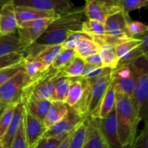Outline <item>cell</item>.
Instances as JSON below:
<instances>
[{
    "label": "cell",
    "mask_w": 148,
    "mask_h": 148,
    "mask_svg": "<svg viewBox=\"0 0 148 148\" xmlns=\"http://www.w3.org/2000/svg\"><path fill=\"white\" fill-rule=\"evenodd\" d=\"M84 21V7L73 9L59 15L48 25L36 43L25 51L24 58L33 57L39 50L46 46L62 45L74 33L82 31Z\"/></svg>",
    "instance_id": "obj_1"
},
{
    "label": "cell",
    "mask_w": 148,
    "mask_h": 148,
    "mask_svg": "<svg viewBox=\"0 0 148 148\" xmlns=\"http://www.w3.org/2000/svg\"><path fill=\"white\" fill-rule=\"evenodd\" d=\"M115 111L120 143L122 147L130 145L137 137L141 119L131 98L124 94L116 93Z\"/></svg>",
    "instance_id": "obj_2"
},
{
    "label": "cell",
    "mask_w": 148,
    "mask_h": 148,
    "mask_svg": "<svg viewBox=\"0 0 148 148\" xmlns=\"http://www.w3.org/2000/svg\"><path fill=\"white\" fill-rule=\"evenodd\" d=\"M83 92L80 101L72 107L83 118L98 117V111L111 82V74L98 79H82Z\"/></svg>",
    "instance_id": "obj_3"
},
{
    "label": "cell",
    "mask_w": 148,
    "mask_h": 148,
    "mask_svg": "<svg viewBox=\"0 0 148 148\" xmlns=\"http://www.w3.org/2000/svg\"><path fill=\"white\" fill-rule=\"evenodd\" d=\"M134 80V90L131 101L141 121L147 123L148 119V62L145 57L129 65Z\"/></svg>",
    "instance_id": "obj_4"
},
{
    "label": "cell",
    "mask_w": 148,
    "mask_h": 148,
    "mask_svg": "<svg viewBox=\"0 0 148 148\" xmlns=\"http://www.w3.org/2000/svg\"><path fill=\"white\" fill-rule=\"evenodd\" d=\"M31 82L24 67L0 86V108L4 109L22 101L26 87Z\"/></svg>",
    "instance_id": "obj_5"
},
{
    "label": "cell",
    "mask_w": 148,
    "mask_h": 148,
    "mask_svg": "<svg viewBox=\"0 0 148 148\" xmlns=\"http://www.w3.org/2000/svg\"><path fill=\"white\" fill-rule=\"evenodd\" d=\"M63 77L66 76L62 71L53 69L51 66L42 75L32 80L24 92L33 94L41 99L49 100L56 82Z\"/></svg>",
    "instance_id": "obj_6"
},
{
    "label": "cell",
    "mask_w": 148,
    "mask_h": 148,
    "mask_svg": "<svg viewBox=\"0 0 148 148\" xmlns=\"http://www.w3.org/2000/svg\"><path fill=\"white\" fill-rule=\"evenodd\" d=\"M128 23L130 21L126 18L121 11L107 17L104 23V44L116 45L120 42L132 38L127 30Z\"/></svg>",
    "instance_id": "obj_7"
},
{
    "label": "cell",
    "mask_w": 148,
    "mask_h": 148,
    "mask_svg": "<svg viewBox=\"0 0 148 148\" xmlns=\"http://www.w3.org/2000/svg\"><path fill=\"white\" fill-rule=\"evenodd\" d=\"M55 18L38 19L24 22L18 25L17 30L18 33L17 36L25 51L32 44L36 43V40L43 34L48 25Z\"/></svg>",
    "instance_id": "obj_8"
},
{
    "label": "cell",
    "mask_w": 148,
    "mask_h": 148,
    "mask_svg": "<svg viewBox=\"0 0 148 148\" xmlns=\"http://www.w3.org/2000/svg\"><path fill=\"white\" fill-rule=\"evenodd\" d=\"M83 7L87 20L102 23L108 17L121 11L118 1L114 0H88Z\"/></svg>",
    "instance_id": "obj_9"
},
{
    "label": "cell",
    "mask_w": 148,
    "mask_h": 148,
    "mask_svg": "<svg viewBox=\"0 0 148 148\" xmlns=\"http://www.w3.org/2000/svg\"><path fill=\"white\" fill-rule=\"evenodd\" d=\"M16 7H26L56 14H64L74 9V4L70 0H15Z\"/></svg>",
    "instance_id": "obj_10"
},
{
    "label": "cell",
    "mask_w": 148,
    "mask_h": 148,
    "mask_svg": "<svg viewBox=\"0 0 148 148\" xmlns=\"http://www.w3.org/2000/svg\"><path fill=\"white\" fill-rule=\"evenodd\" d=\"M111 79L116 93L124 94L132 98L134 90V80L130 66L118 65L111 71Z\"/></svg>",
    "instance_id": "obj_11"
},
{
    "label": "cell",
    "mask_w": 148,
    "mask_h": 148,
    "mask_svg": "<svg viewBox=\"0 0 148 148\" xmlns=\"http://www.w3.org/2000/svg\"><path fill=\"white\" fill-rule=\"evenodd\" d=\"M85 119L79 115L73 108L69 107L67 114L49 129L43 137H53L69 134L74 131Z\"/></svg>",
    "instance_id": "obj_12"
},
{
    "label": "cell",
    "mask_w": 148,
    "mask_h": 148,
    "mask_svg": "<svg viewBox=\"0 0 148 148\" xmlns=\"http://www.w3.org/2000/svg\"><path fill=\"white\" fill-rule=\"evenodd\" d=\"M23 121L27 145L28 148H32L43 138L47 130L43 121L34 116L25 108L24 109Z\"/></svg>",
    "instance_id": "obj_13"
},
{
    "label": "cell",
    "mask_w": 148,
    "mask_h": 148,
    "mask_svg": "<svg viewBox=\"0 0 148 148\" xmlns=\"http://www.w3.org/2000/svg\"><path fill=\"white\" fill-rule=\"evenodd\" d=\"M98 121L99 129L108 148H123L119 138L115 108L106 117L98 119Z\"/></svg>",
    "instance_id": "obj_14"
},
{
    "label": "cell",
    "mask_w": 148,
    "mask_h": 148,
    "mask_svg": "<svg viewBox=\"0 0 148 148\" xmlns=\"http://www.w3.org/2000/svg\"><path fill=\"white\" fill-rule=\"evenodd\" d=\"M82 148H108L99 129L98 119L86 118V133Z\"/></svg>",
    "instance_id": "obj_15"
},
{
    "label": "cell",
    "mask_w": 148,
    "mask_h": 148,
    "mask_svg": "<svg viewBox=\"0 0 148 148\" xmlns=\"http://www.w3.org/2000/svg\"><path fill=\"white\" fill-rule=\"evenodd\" d=\"M22 102L24 105V108L28 112L41 121L44 120L51 103L49 100L41 99L33 94L27 92H23Z\"/></svg>",
    "instance_id": "obj_16"
},
{
    "label": "cell",
    "mask_w": 148,
    "mask_h": 148,
    "mask_svg": "<svg viewBox=\"0 0 148 148\" xmlns=\"http://www.w3.org/2000/svg\"><path fill=\"white\" fill-rule=\"evenodd\" d=\"M18 27L14 1H8L0 10V33L1 35L15 33Z\"/></svg>",
    "instance_id": "obj_17"
},
{
    "label": "cell",
    "mask_w": 148,
    "mask_h": 148,
    "mask_svg": "<svg viewBox=\"0 0 148 148\" xmlns=\"http://www.w3.org/2000/svg\"><path fill=\"white\" fill-rule=\"evenodd\" d=\"M24 109V105H23L22 101H20L16 105L14 115H13V118L12 119L11 123H10V126H9L5 134H4V137L0 141L4 148H10V145H11L13 139H14L19 128V126H20V123L23 120Z\"/></svg>",
    "instance_id": "obj_18"
},
{
    "label": "cell",
    "mask_w": 148,
    "mask_h": 148,
    "mask_svg": "<svg viewBox=\"0 0 148 148\" xmlns=\"http://www.w3.org/2000/svg\"><path fill=\"white\" fill-rule=\"evenodd\" d=\"M15 14L17 24L20 25L24 22L38 20L43 18H55L59 16L53 12L43 11L37 9L26 7H16Z\"/></svg>",
    "instance_id": "obj_19"
},
{
    "label": "cell",
    "mask_w": 148,
    "mask_h": 148,
    "mask_svg": "<svg viewBox=\"0 0 148 148\" xmlns=\"http://www.w3.org/2000/svg\"><path fill=\"white\" fill-rule=\"evenodd\" d=\"M24 52V48L15 33L0 35V57L10 53Z\"/></svg>",
    "instance_id": "obj_20"
},
{
    "label": "cell",
    "mask_w": 148,
    "mask_h": 148,
    "mask_svg": "<svg viewBox=\"0 0 148 148\" xmlns=\"http://www.w3.org/2000/svg\"><path fill=\"white\" fill-rule=\"evenodd\" d=\"M69 107L65 103L51 102L43 123L46 130H49L56 123L60 121L69 111Z\"/></svg>",
    "instance_id": "obj_21"
},
{
    "label": "cell",
    "mask_w": 148,
    "mask_h": 148,
    "mask_svg": "<svg viewBox=\"0 0 148 148\" xmlns=\"http://www.w3.org/2000/svg\"><path fill=\"white\" fill-rule=\"evenodd\" d=\"M82 32L92 38V40L100 46L105 41V27L104 23L92 20H85L82 23Z\"/></svg>",
    "instance_id": "obj_22"
},
{
    "label": "cell",
    "mask_w": 148,
    "mask_h": 148,
    "mask_svg": "<svg viewBox=\"0 0 148 148\" xmlns=\"http://www.w3.org/2000/svg\"><path fill=\"white\" fill-rule=\"evenodd\" d=\"M75 51L77 56L84 60L90 55L99 53L100 46L92 40L90 36L87 35L78 40L75 46Z\"/></svg>",
    "instance_id": "obj_23"
},
{
    "label": "cell",
    "mask_w": 148,
    "mask_h": 148,
    "mask_svg": "<svg viewBox=\"0 0 148 148\" xmlns=\"http://www.w3.org/2000/svg\"><path fill=\"white\" fill-rule=\"evenodd\" d=\"M83 92V84L82 79L79 77L71 78L69 91L65 103L69 107L75 106L82 98Z\"/></svg>",
    "instance_id": "obj_24"
},
{
    "label": "cell",
    "mask_w": 148,
    "mask_h": 148,
    "mask_svg": "<svg viewBox=\"0 0 148 148\" xmlns=\"http://www.w3.org/2000/svg\"><path fill=\"white\" fill-rule=\"evenodd\" d=\"M115 103L116 92L112 83L111 82L101 102L97 119H103L106 117L115 108Z\"/></svg>",
    "instance_id": "obj_25"
},
{
    "label": "cell",
    "mask_w": 148,
    "mask_h": 148,
    "mask_svg": "<svg viewBox=\"0 0 148 148\" xmlns=\"http://www.w3.org/2000/svg\"><path fill=\"white\" fill-rule=\"evenodd\" d=\"M100 55L103 62V67L114 69L118 65L119 59L116 52L114 45L103 44L100 46Z\"/></svg>",
    "instance_id": "obj_26"
},
{
    "label": "cell",
    "mask_w": 148,
    "mask_h": 148,
    "mask_svg": "<svg viewBox=\"0 0 148 148\" xmlns=\"http://www.w3.org/2000/svg\"><path fill=\"white\" fill-rule=\"evenodd\" d=\"M70 82L71 78L68 77H63L60 78L55 85L49 101L51 102L65 103L67 97Z\"/></svg>",
    "instance_id": "obj_27"
},
{
    "label": "cell",
    "mask_w": 148,
    "mask_h": 148,
    "mask_svg": "<svg viewBox=\"0 0 148 148\" xmlns=\"http://www.w3.org/2000/svg\"><path fill=\"white\" fill-rule=\"evenodd\" d=\"M49 67L36 58H24V69L31 81L42 75Z\"/></svg>",
    "instance_id": "obj_28"
},
{
    "label": "cell",
    "mask_w": 148,
    "mask_h": 148,
    "mask_svg": "<svg viewBox=\"0 0 148 148\" xmlns=\"http://www.w3.org/2000/svg\"><path fill=\"white\" fill-rule=\"evenodd\" d=\"M63 48L61 46H46L39 50L34 56L30 58H36L41 61L46 66H51L53 61L56 59Z\"/></svg>",
    "instance_id": "obj_29"
},
{
    "label": "cell",
    "mask_w": 148,
    "mask_h": 148,
    "mask_svg": "<svg viewBox=\"0 0 148 148\" xmlns=\"http://www.w3.org/2000/svg\"><path fill=\"white\" fill-rule=\"evenodd\" d=\"M77 56L74 49H63L51 64V67L56 70H63Z\"/></svg>",
    "instance_id": "obj_30"
},
{
    "label": "cell",
    "mask_w": 148,
    "mask_h": 148,
    "mask_svg": "<svg viewBox=\"0 0 148 148\" xmlns=\"http://www.w3.org/2000/svg\"><path fill=\"white\" fill-rule=\"evenodd\" d=\"M121 11L130 22L132 21L130 16V12L143 8L148 4L147 0H117Z\"/></svg>",
    "instance_id": "obj_31"
},
{
    "label": "cell",
    "mask_w": 148,
    "mask_h": 148,
    "mask_svg": "<svg viewBox=\"0 0 148 148\" xmlns=\"http://www.w3.org/2000/svg\"><path fill=\"white\" fill-rule=\"evenodd\" d=\"M85 62L81 58L76 56L66 67L63 70H61L64 72L65 76L70 78L79 77L82 74Z\"/></svg>",
    "instance_id": "obj_32"
},
{
    "label": "cell",
    "mask_w": 148,
    "mask_h": 148,
    "mask_svg": "<svg viewBox=\"0 0 148 148\" xmlns=\"http://www.w3.org/2000/svg\"><path fill=\"white\" fill-rule=\"evenodd\" d=\"M17 104V103L12 104V105L7 106V108L3 110L2 113L0 116V141L4 137L9 126L11 123Z\"/></svg>",
    "instance_id": "obj_33"
},
{
    "label": "cell",
    "mask_w": 148,
    "mask_h": 148,
    "mask_svg": "<svg viewBox=\"0 0 148 148\" xmlns=\"http://www.w3.org/2000/svg\"><path fill=\"white\" fill-rule=\"evenodd\" d=\"M86 133V118L75 129L67 148H82Z\"/></svg>",
    "instance_id": "obj_34"
},
{
    "label": "cell",
    "mask_w": 148,
    "mask_h": 148,
    "mask_svg": "<svg viewBox=\"0 0 148 148\" xmlns=\"http://www.w3.org/2000/svg\"><path fill=\"white\" fill-rule=\"evenodd\" d=\"M141 44L142 40L140 39L132 38L120 42V43L114 45V46H115L117 56H118L119 59H120L126 53L130 52V51L133 50L135 48L139 47Z\"/></svg>",
    "instance_id": "obj_35"
},
{
    "label": "cell",
    "mask_w": 148,
    "mask_h": 148,
    "mask_svg": "<svg viewBox=\"0 0 148 148\" xmlns=\"http://www.w3.org/2000/svg\"><path fill=\"white\" fill-rule=\"evenodd\" d=\"M24 62V53H13L0 57V69Z\"/></svg>",
    "instance_id": "obj_36"
},
{
    "label": "cell",
    "mask_w": 148,
    "mask_h": 148,
    "mask_svg": "<svg viewBox=\"0 0 148 148\" xmlns=\"http://www.w3.org/2000/svg\"><path fill=\"white\" fill-rule=\"evenodd\" d=\"M142 57H145V54L143 53V50L141 49V48L139 46V47L135 48L133 50L130 51V52H128L125 55H124L122 57L120 58L118 62V65H126V66H129V65L137 62L139 59H140Z\"/></svg>",
    "instance_id": "obj_37"
},
{
    "label": "cell",
    "mask_w": 148,
    "mask_h": 148,
    "mask_svg": "<svg viewBox=\"0 0 148 148\" xmlns=\"http://www.w3.org/2000/svg\"><path fill=\"white\" fill-rule=\"evenodd\" d=\"M71 133V132H70ZM68 134L56 136L53 137H43L37 144L32 148H57L62 141L66 138Z\"/></svg>",
    "instance_id": "obj_38"
},
{
    "label": "cell",
    "mask_w": 148,
    "mask_h": 148,
    "mask_svg": "<svg viewBox=\"0 0 148 148\" xmlns=\"http://www.w3.org/2000/svg\"><path fill=\"white\" fill-rule=\"evenodd\" d=\"M10 148H28L25 132L24 121L22 120L17 133L14 136Z\"/></svg>",
    "instance_id": "obj_39"
},
{
    "label": "cell",
    "mask_w": 148,
    "mask_h": 148,
    "mask_svg": "<svg viewBox=\"0 0 148 148\" xmlns=\"http://www.w3.org/2000/svg\"><path fill=\"white\" fill-rule=\"evenodd\" d=\"M123 148H148V124L145 123L143 130L137 135L134 141Z\"/></svg>",
    "instance_id": "obj_40"
},
{
    "label": "cell",
    "mask_w": 148,
    "mask_h": 148,
    "mask_svg": "<svg viewBox=\"0 0 148 148\" xmlns=\"http://www.w3.org/2000/svg\"><path fill=\"white\" fill-rule=\"evenodd\" d=\"M23 67H24V62L20 64L0 69V86H1L4 82L9 80L10 78L12 77L14 75H15Z\"/></svg>",
    "instance_id": "obj_41"
},
{
    "label": "cell",
    "mask_w": 148,
    "mask_h": 148,
    "mask_svg": "<svg viewBox=\"0 0 148 148\" xmlns=\"http://www.w3.org/2000/svg\"><path fill=\"white\" fill-rule=\"evenodd\" d=\"M127 30L130 37L132 38L138 35L147 33L148 27L144 23L139 21H132L127 23Z\"/></svg>",
    "instance_id": "obj_42"
},
{
    "label": "cell",
    "mask_w": 148,
    "mask_h": 148,
    "mask_svg": "<svg viewBox=\"0 0 148 148\" xmlns=\"http://www.w3.org/2000/svg\"><path fill=\"white\" fill-rule=\"evenodd\" d=\"M88 34L83 33V32H77V33H74L73 35L68 38L61 46H62L63 49H74L75 50V46H76L78 40L81 38L84 37V36H87Z\"/></svg>",
    "instance_id": "obj_43"
},
{
    "label": "cell",
    "mask_w": 148,
    "mask_h": 148,
    "mask_svg": "<svg viewBox=\"0 0 148 148\" xmlns=\"http://www.w3.org/2000/svg\"><path fill=\"white\" fill-rule=\"evenodd\" d=\"M84 62H85V64H88L95 66V67H103L102 59H101V56L99 53L90 55L88 57L85 58L84 59Z\"/></svg>",
    "instance_id": "obj_44"
},
{
    "label": "cell",
    "mask_w": 148,
    "mask_h": 148,
    "mask_svg": "<svg viewBox=\"0 0 148 148\" xmlns=\"http://www.w3.org/2000/svg\"><path fill=\"white\" fill-rule=\"evenodd\" d=\"M134 38L140 39L142 40V44L140 45V47L143 50L145 56L148 59V33H145L143 34H140L138 35V36H134Z\"/></svg>",
    "instance_id": "obj_45"
},
{
    "label": "cell",
    "mask_w": 148,
    "mask_h": 148,
    "mask_svg": "<svg viewBox=\"0 0 148 148\" xmlns=\"http://www.w3.org/2000/svg\"><path fill=\"white\" fill-rule=\"evenodd\" d=\"M75 130H74V131H72L71 133H69V135H68L67 137H66V138H65L64 140L62 142V143H61V144L59 145V146L57 148H67L68 145H69V143H70L71 139H72V135H73Z\"/></svg>",
    "instance_id": "obj_46"
},
{
    "label": "cell",
    "mask_w": 148,
    "mask_h": 148,
    "mask_svg": "<svg viewBox=\"0 0 148 148\" xmlns=\"http://www.w3.org/2000/svg\"><path fill=\"white\" fill-rule=\"evenodd\" d=\"M0 148H4V146H3V145L1 144V142H0Z\"/></svg>",
    "instance_id": "obj_47"
},
{
    "label": "cell",
    "mask_w": 148,
    "mask_h": 148,
    "mask_svg": "<svg viewBox=\"0 0 148 148\" xmlns=\"http://www.w3.org/2000/svg\"><path fill=\"white\" fill-rule=\"evenodd\" d=\"M3 110H4V109H2V108H0V116H1V113H2V111H3Z\"/></svg>",
    "instance_id": "obj_48"
},
{
    "label": "cell",
    "mask_w": 148,
    "mask_h": 148,
    "mask_svg": "<svg viewBox=\"0 0 148 148\" xmlns=\"http://www.w3.org/2000/svg\"><path fill=\"white\" fill-rule=\"evenodd\" d=\"M0 35H1V33H0Z\"/></svg>",
    "instance_id": "obj_49"
}]
</instances>
